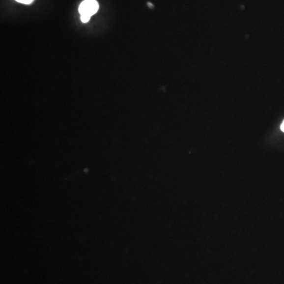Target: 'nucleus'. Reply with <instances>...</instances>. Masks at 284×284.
<instances>
[{
	"instance_id": "nucleus-1",
	"label": "nucleus",
	"mask_w": 284,
	"mask_h": 284,
	"mask_svg": "<svg viewBox=\"0 0 284 284\" xmlns=\"http://www.w3.org/2000/svg\"><path fill=\"white\" fill-rule=\"evenodd\" d=\"M99 10V3L96 0H84L81 3L78 11L81 16L91 17Z\"/></svg>"
},
{
	"instance_id": "nucleus-2",
	"label": "nucleus",
	"mask_w": 284,
	"mask_h": 284,
	"mask_svg": "<svg viewBox=\"0 0 284 284\" xmlns=\"http://www.w3.org/2000/svg\"><path fill=\"white\" fill-rule=\"evenodd\" d=\"M17 2H20V3H22V4H31L34 0H15Z\"/></svg>"
},
{
	"instance_id": "nucleus-3",
	"label": "nucleus",
	"mask_w": 284,
	"mask_h": 284,
	"mask_svg": "<svg viewBox=\"0 0 284 284\" xmlns=\"http://www.w3.org/2000/svg\"><path fill=\"white\" fill-rule=\"evenodd\" d=\"M280 128H281V130H282L283 132H284V121L283 122L282 125L280 126Z\"/></svg>"
}]
</instances>
